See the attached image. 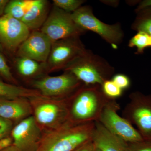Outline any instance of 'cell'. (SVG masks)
Instances as JSON below:
<instances>
[{"label":"cell","mask_w":151,"mask_h":151,"mask_svg":"<svg viewBox=\"0 0 151 151\" xmlns=\"http://www.w3.org/2000/svg\"><path fill=\"white\" fill-rule=\"evenodd\" d=\"M95 122L75 124L68 121L46 132L35 151H73L92 139Z\"/></svg>","instance_id":"6da1fadb"},{"label":"cell","mask_w":151,"mask_h":151,"mask_svg":"<svg viewBox=\"0 0 151 151\" xmlns=\"http://www.w3.org/2000/svg\"><path fill=\"white\" fill-rule=\"evenodd\" d=\"M110 99L104 94L100 85L84 84L71 98L68 121L75 124L99 121Z\"/></svg>","instance_id":"7a4b0ae2"},{"label":"cell","mask_w":151,"mask_h":151,"mask_svg":"<svg viewBox=\"0 0 151 151\" xmlns=\"http://www.w3.org/2000/svg\"><path fill=\"white\" fill-rule=\"evenodd\" d=\"M63 70L72 73L85 85L102 86L111 79L115 68L102 57L86 49Z\"/></svg>","instance_id":"3957f363"},{"label":"cell","mask_w":151,"mask_h":151,"mask_svg":"<svg viewBox=\"0 0 151 151\" xmlns=\"http://www.w3.org/2000/svg\"><path fill=\"white\" fill-rule=\"evenodd\" d=\"M73 94L57 99L41 94L29 99L34 117L41 130L46 129L47 132L54 129L68 121L70 100Z\"/></svg>","instance_id":"277c9868"},{"label":"cell","mask_w":151,"mask_h":151,"mask_svg":"<svg viewBox=\"0 0 151 151\" xmlns=\"http://www.w3.org/2000/svg\"><path fill=\"white\" fill-rule=\"evenodd\" d=\"M71 16L76 23L81 28L86 31H91L97 34L113 48H118L123 42L124 32L120 23H105L95 16L89 6H81L71 13Z\"/></svg>","instance_id":"5b68a950"},{"label":"cell","mask_w":151,"mask_h":151,"mask_svg":"<svg viewBox=\"0 0 151 151\" xmlns=\"http://www.w3.org/2000/svg\"><path fill=\"white\" fill-rule=\"evenodd\" d=\"M123 112V117L137 127L144 140H151V95L132 92Z\"/></svg>","instance_id":"8992f818"},{"label":"cell","mask_w":151,"mask_h":151,"mask_svg":"<svg viewBox=\"0 0 151 151\" xmlns=\"http://www.w3.org/2000/svg\"><path fill=\"white\" fill-rule=\"evenodd\" d=\"M86 48L80 37L67 38L52 42L44 70L51 73L64 70L70 63L82 54Z\"/></svg>","instance_id":"52a82bcc"},{"label":"cell","mask_w":151,"mask_h":151,"mask_svg":"<svg viewBox=\"0 0 151 151\" xmlns=\"http://www.w3.org/2000/svg\"><path fill=\"white\" fill-rule=\"evenodd\" d=\"M40 31L52 42L80 37L86 32L76 23L71 14L54 6Z\"/></svg>","instance_id":"ba28073f"},{"label":"cell","mask_w":151,"mask_h":151,"mask_svg":"<svg viewBox=\"0 0 151 151\" xmlns=\"http://www.w3.org/2000/svg\"><path fill=\"white\" fill-rule=\"evenodd\" d=\"M120 108V105L115 99H110L104 107L99 122L109 132L127 143L144 140L133 125L119 116L118 111Z\"/></svg>","instance_id":"9c48e42d"},{"label":"cell","mask_w":151,"mask_h":151,"mask_svg":"<svg viewBox=\"0 0 151 151\" xmlns=\"http://www.w3.org/2000/svg\"><path fill=\"white\" fill-rule=\"evenodd\" d=\"M82 82L70 72L57 76H46L34 81L33 86L45 97L66 98L81 87Z\"/></svg>","instance_id":"30bf717a"},{"label":"cell","mask_w":151,"mask_h":151,"mask_svg":"<svg viewBox=\"0 0 151 151\" xmlns=\"http://www.w3.org/2000/svg\"><path fill=\"white\" fill-rule=\"evenodd\" d=\"M11 134L13 144L20 151H35L42 136L33 116L21 121L13 127Z\"/></svg>","instance_id":"8fae6325"},{"label":"cell","mask_w":151,"mask_h":151,"mask_svg":"<svg viewBox=\"0 0 151 151\" xmlns=\"http://www.w3.org/2000/svg\"><path fill=\"white\" fill-rule=\"evenodd\" d=\"M30 33V30L21 21L7 14L0 17V43L4 48L16 51Z\"/></svg>","instance_id":"7c38bea8"},{"label":"cell","mask_w":151,"mask_h":151,"mask_svg":"<svg viewBox=\"0 0 151 151\" xmlns=\"http://www.w3.org/2000/svg\"><path fill=\"white\" fill-rule=\"evenodd\" d=\"M52 42L40 30L33 31L17 50L18 57L27 58L40 63L48 59Z\"/></svg>","instance_id":"4fadbf2b"},{"label":"cell","mask_w":151,"mask_h":151,"mask_svg":"<svg viewBox=\"0 0 151 151\" xmlns=\"http://www.w3.org/2000/svg\"><path fill=\"white\" fill-rule=\"evenodd\" d=\"M92 141L100 151H127L128 143L109 132L99 121L95 122Z\"/></svg>","instance_id":"5bb4252c"},{"label":"cell","mask_w":151,"mask_h":151,"mask_svg":"<svg viewBox=\"0 0 151 151\" xmlns=\"http://www.w3.org/2000/svg\"><path fill=\"white\" fill-rule=\"evenodd\" d=\"M32 109L29 99H8L0 97V117L11 120L24 119L30 116Z\"/></svg>","instance_id":"9a60e30c"},{"label":"cell","mask_w":151,"mask_h":151,"mask_svg":"<svg viewBox=\"0 0 151 151\" xmlns=\"http://www.w3.org/2000/svg\"><path fill=\"white\" fill-rule=\"evenodd\" d=\"M49 3L46 0H33L21 21L30 30H38L46 21L49 15Z\"/></svg>","instance_id":"2e32d148"},{"label":"cell","mask_w":151,"mask_h":151,"mask_svg":"<svg viewBox=\"0 0 151 151\" xmlns=\"http://www.w3.org/2000/svg\"><path fill=\"white\" fill-rule=\"evenodd\" d=\"M41 95L35 89H29L13 84L5 83L0 80V97L8 99L24 98L29 99Z\"/></svg>","instance_id":"e0dca14e"},{"label":"cell","mask_w":151,"mask_h":151,"mask_svg":"<svg viewBox=\"0 0 151 151\" xmlns=\"http://www.w3.org/2000/svg\"><path fill=\"white\" fill-rule=\"evenodd\" d=\"M15 65L18 72L24 77H32L44 70V63L27 58L18 57Z\"/></svg>","instance_id":"ac0fdd59"},{"label":"cell","mask_w":151,"mask_h":151,"mask_svg":"<svg viewBox=\"0 0 151 151\" xmlns=\"http://www.w3.org/2000/svg\"><path fill=\"white\" fill-rule=\"evenodd\" d=\"M33 0H12L7 4L4 14L21 21L29 8Z\"/></svg>","instance_id":"d6986e66"},{"label":"cell","mask_w":151,"mask_h":151,"mask_svg":"<svg viewBox=\"0 0 151 151\" xmlns=\"http://www.w3.org/2000/svg\"><path fill=\"white\" fill-rule=\"evenodd\" d=\"M136 14L137 16L131 26L132 29L151 35V7L143 9Z\"/></svg>","instance_id":"ffe728a7"},{"label":"cell","mask_w":151,"mask_h":151,"mask_svg":"<svg viewBox=\"0 0 151 151\" xmlns=\"http://www.w3.org/2000/svg\"><path fill=\"white\" fill-rule=\"evenodd\" d=\"M128 46L137 48L135 54H143L145 49L150 47V35L143 32H138L130 39Z\"/></svg>","instance_id":"44dd1931"},{"label":"cell","mask_w":151,"mask_h":151,"mask_svg":"<svg viewBox=\"0 0 151 151\" xmlns=\"http://www.w3.org/2000/svg\"><path fill=\"white\" fill-rule=\"evenodd\" d=\"M85 2L83 0H53L54 6L65 12L72 13Z\"/></svg>","instance_id":"7402d4cb"},{"label":"cell","mask_w":151,"mask_h":151,"mask_svg":"<svg viewBox=\"0 0 151 151\" xmlns=\"http://www.w3.org/2000/svg\"><path fill=\"white\" fill-rule=\"evenodd\" d=\"M102 91L106 97L110 99H115L121 97L123 90L118 87L112 79L106 80L101 86Z\"/></svg>","instance_id":"603a6c76"},{"label":"cell","mask_w":151,"mask_h":151,"mask_svg":"<svg viewBox=\"0 0 151 151\" xmlns=\"http://www.w3.org/2000/svg\"><path fill=\"white\" fill-rule=\"evenodd\" d=\"M0 76L12 84H16V80L11 72L10 68L6 60L0 52Z\"/></svg>","instance_id":"cb8c5ba5"},{"label":"cell","mask_w":151,"mask_h":151,"mask_svg":"<svg viewBox=\"0 0 151 151\" xmlns=\"http://www.w3.org/2000/svg\"><path fill=\"white\" fill-rule=\"evenodd\" d=\"M127 151H151V140L129 143Z\"/></svg>","instance_id":"d4e9b609"},{"label":"cell","mask_w":151,"mask_h":151,"mask_svg":"<svg viewBox=\"0 0 151 151\" xmlns=\"http://www.w3.org/2000/svg\"><path fill=\"white\" fill-rule=\"evenodd\" d=\"M13 128L12 121L0 117V140L9 137Z\"/></svg>","instance_id":"484cf974"},{"label":"cell","mask_w":151,"mask_h":151,"mask_svg":"<svg viewBox=\"0 0 151 151\" xmlns=\"http://www.w3.org/2000/svg\"><path fill=\"white\" fill-rule=\"evenodd\" d=\"M112 80L122 90L128 89L131 84L129 78L127 76L123 74H117L114 75Z\"/></svg>","instance_id":"4316f807"},{"label":"cell","mask_w":151,"mask_h":151,"mask_svg":"<svg viewBox=\"0 0 151 151\" xmlns=\"http://www.w3.org/2000/svg\"><path fill=\"white\" fill-rule=\"evenodd\" d=\"M95 149L96 147L92 139L83 144L73 151H95Z\"/></svg>","instance_id":"83f0119b"},{"label":"cell","mask_w":151,"mask_h":151,"mask_svg":"<svg viewBox=\"0 0 151 151\" xmlns=\"http://www.w3.org/2000/svg\"><path fill=\"white\" fill-rule=\"evenodd\" d=\"M148 7H151V0H144V1H140L137 8L135 9V12H138L141 10Z\"/></svg>","instance_id":"f1b7e54d"},{"label":"cell","mask_w":151,"mask_h":151,"mask_svg":"<svg viewBox=\"0 0 151 151\" xmlns=\"http://www.w3.org/2000/svg\"><path fill=\"white\" fill-rule=\"evenodd\" d=\"M13 144V140L11 137H7L0 140V151Z\"/></svg>","instance_id":"f546056e"},{"label":"cell","mask_w":151,"mask_h":151,"mask_svg":"<svg viewBox=\"0 0 151 151\" xmlns=\"http://www.w3.org/2000/svg\"><path fill=\"white\" fill-rule=\"evenodd\" d=\"M9 1L8 0H0V17L4 14L5 10Z\"/></svg>","instance_id":"4dcf8cb0"},{"label":"cell","mask_w":151,"mask_h":151,"mask_svg":"<svg viewBox=\"0 0 151 151\" xmlns=\"http://www.w3.org/2000/svg\"><path fill=\"white\" fill-rule=\"evenodd\" d=\"M101 2L105 4L108 6H111L113 7H117L119 6V1H115V0H110V1H101Z\"/></svg>","instance_id":"1f68e13d"},{"label":"cell","mask_w":151,"mask_h":151,"mask_svg":"<svg viewBox=\"0 0 151 151\" xmlns=\"http://www.w3.org/2000/svg\"><path fill=\"white\" fill-rule=\"evenodd\" d=\"M1 151H20L13 144H12L10 146L7 147L6 148L3 149Z\"/></svg>","instance_id":"d6a6232c"},{"label":"cell","mask_w":151,"mask_h":151,"mask_svg":"<svg viewBox=\"0 0 151 151\" xmlns=\"http://www.w3.org/2000/svg\"><path fill=\"white\" fill-rule=\"evenodd\" d=\"M4 47H3L2 45H1V43H0V52H3L4 51Z\"/></svg>","instance_id":"836d02e7"},{"label":"cell","mask_w":151,"mask_h":151,"mask_svg":"<svg viewBox=\"0 0 151 151\" xmlns=\"http://www.w3.org/2000/svg\"><path fill=\"white\" fill-rule=\"evenodd\" d=\"M95 151H100V150H98V149H97V148L95 149Z\"/></svg>","instance_id":"e575fe53"},{"label":"cell","mask_w":151,"mask_h":151,"mask_svg":"<svg viewBox=\"0 0 151 151\" xmlns=\"http://www.w3.org/2000/svg\"><path fill=\"white\" fill-rule=\"evenodd\" d=\"M150 47H151V35H150Z\"/></svg>","instance_id":"d590c367"}]
</instances>
